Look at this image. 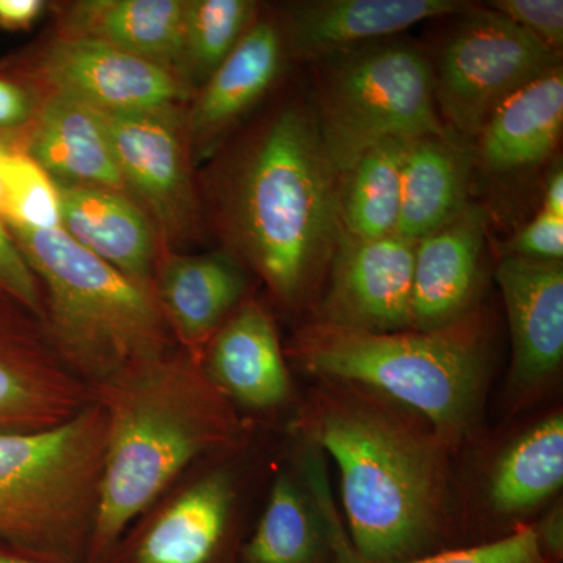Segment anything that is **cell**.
<instances>
[{"instance_id":"29","label":"cell","mask_w":563,"mask_h":563,"mask_svg":"<svg viewBox=\"0 0 563 563\" xmlns=\"http://www.w3.org/2000/svg\"><path fill=\"white\" fill-rule=\"evenodd\" d=\"M3 136L0 177L3 190V222L7 228L55 231L62 229L57 184L33 161L20 141Z\"/></svg>"},{"instance_id":"36","label":"cell","mask_w":563,"mask_h":563,"mask_svg":"<svg viewBox=\"0 0 563 563\" xmlns=\"http://www.w3.org/2000/svg\"><path fill=\"white\" fill-rule=\"evenodd\" d=\"M46 10L43 0H0V29L9 32L29 31Z\"/></svg>"},{"instance_id":"11","label":"cell","mask_w":563,"mask_h":563,"mask_svg":"<svg viewBox=\"0 0 563 563\" xmlns=\"http://www.w3.org/2000/svg\"><path fill=\"white\" fill-rule=\"evenodd\" d=\"M235 504L229 470L179 481L125 531L103 563H221Z\"/></svg>"},{"instance_id":"18","label":"cell","mask_w":563,"mask_h":563,"mask_svg":"<svg viewBox=\"0 0 563 563\" xmlns=\"http://www.w3.org/2000/svg\"><path fill=\"white\" fill-rule=\"evenodd\" d=\"M243 265L228 251L209 254L163 252L154 291L174 342L202 361L211 336L244 301Z\"/></svg>"},{"instance_id":"38","label":"cell","mask_w":563,"mask_h":563,"mask_svg":"<svg viewBox=\"0 0 563 563\" xmlns=\"http://www.w3.org/2000/svg\"><path fill=\"white\" fill-rule=\"evenodd\" d=\"M542 210L554 217L563 218V172L562 168L554 169L548 179L544 188Z\"/></svg>"},{"instance_id":"40","label":"cell","mask_w":563,"mask_h":563,"mask_svg":"<svg viewBox=\"0 0 563 563\" xmlns=\"http://www.w3.org/2000/svg\"><path fill=\"white\" fill-rule=\"evenodd\" d=\"M3 150V136L0 135V155ZM0 220L3 221V190H2V177H0Z\"/></svg>"},{"instance_id":"35","label":"cell","mask_w":563,"mask_h":563,"mask_svg":"<svg viewBox=\"0 0 563 563\" xmlns=\"http://www.w3.org/2000/svg\"><path fill=\"white\" fill-rule=\"evenodd\" d=\"M40 99L36 90L0 74V133H20L31 124Z\"/></svg>"},{"instance_id":"13","label":"cell","mask_w":563,"mask_h":563,"mask_svg":"<svg viewBox=\"0 0 563 563\" xmlns=\"http://www.w3.org/2000/svg\"><path fill=\"white\" fill-rule=\"evenodd\" d=\"M415 242L342 232L329 265L322 324L372 333L412 329Z\"/></svg>"},{"instance_id":"34","label":"cell","mask_w":563,"mask_h":563,"mask_svg":"<svg viewBox=\"0 0 563 563\" xmlns=\"http://www.w3.org/2000/svg\"><path fill=\"white\" fill-rule=\"evenodd\" d=\"M506 255L562 262L563 218L540 210L537 217L506 244Z\"/></svg>"},{"instance_id":"10","label":"cell","mask_w":563,"mask_h":563,"mask_svg":"<svg viewBox=\"0 0 563 563\" xmlns=\"http://www.w3.org/2000/svg\"><path fill=\"white\" fill-rule=\"evenodd\" d=\"M0 74L31 88L41 85L47 95L65 96L101 113L180 106L191 96V88L172 69L81 36L58 35L35 57L13 58Z\"/></svg>"},{"instance_id":"16","label":"cell","mask_w":563,"mask_h":563,"mask_svg":"<svg viewBox=\"0 0 563 563\" xmlns=\"http://www.w3.org/2000/svg\"><path fill=\"white\" fill-rule=\"evenodd\" d=\"M288 60L276 20H257L185 111L192 162L209 157L272 90Z\"/></svg>"},{"instance_id":"2","label":"cell","mask_w":563,"mask_h":563,"mask_svg":"<svg viewBox=\"0 0 563 563\" xmlns=\"http://www.w3.org/2000/svg\"><path fill=\"white\" fill-rule=\"evenodd\" d=\"M107 422L98 510L87 563L121 537L201 459L242 442L233 404L179 346L132 363L90 388Z\"/></svg>"},{"instance_id":"21","label":"cell","mask_w":563,"mask_h":563,"mask_svg":"<svg viewBox=\"0 0 563 563\" xmlns=\"http://www.w3.org/2000/svg\"><path fill=\"white\" fill-rule=\"evenodd\" d=\"M16 139L55 184L125 192L101 111L65 96L47 95Z\"/></svg>"},{"instance_id":"24","label":"cell","mask_w":563,"mask_h":563,"mask_svg":"<svg viewBox=\"0 0 563 563\" xmlns=\"http://www.w3.org/2000/svg\"><path fill=\"white\" fill-rule=\"evenodd\" d=\"M185 7L187 0H85L66 10L58 35L102 41L177 74Z\"/></svg>"},{"instance_id":"4","label":"cell","mask_w":563,"mask_h":563,"mask_svg":"<svg viewBox=\"0 0 563 563\" xmlns=\"http://www.w3.org/2000/svg\"><path fill=\"white\" fill-rule=\"evenodd\" d=\"M295 357L328 383L387 396L420 415L448 446L472 431L483 407L488 340L477 312L433 331L372 333L314 322Z\"/></svg>"},{"instance_id":"14","label":"cell","mask_w":563,"mask_h":563,"mask_svg":"<svg viewBox=\"0 0 563 563\" xmlns=\"http://www.w3.org/2000/svg\"><path fill=\"white\" fill-rule=\"evenodd\" d=\"M470 7L461 0H306L276 21L288 58L320 63Z\"/></svg>"},{"instance_id":"27","label":"cell","mask_w":563,"mask_h":563,"mask_svg":"<svg viewBox=\"0 0 563 563\" xmlns=\"http://www.w3.org/2000/svg\"><path fill=\"white\" fill-rule=\"evenodd\" d=\"M329 550L324 521L312 495L290 474L274 479L243 563H321Z\"/></svg>"},{"instance_id":"7","label":"cell","mask_w":563,"mask_h":563,"mask_svg":"<svg viewBox=\"0 0 563 563\" xmlns=\"http://www.w3.org/2000/svg\"><path fill=\"white\" fill-rule=\"evenodd\" d=\"M318 65L312 107L340 177L385 140L446 132L433 96L431 62L415 44L376 41Z\"/></svg>"},{"instance_id":"31","label":"cell","mask_w":563,"mask_h":563,"mask_svg":"<svg viewBox=\"0 0 563 563\" xmlns=\"http://www.w3.org/2000/svg\"><path fill=\"white\" fill-rule=\"evenodd\" d=\"M303 476H306V483L303 484L312 495L313 501L320 510L322 521H324L328 547L333 558L332 563H366L358 554L357 548L352 543L350 533L344 528L342 517H340L332 499L324 462H322L321 454H318L314 450L310 451L303 459Z\"/></svg>"},{"instance_id":"8","label":"cell","mask_w":563,"mask_h":563,"mask_svg":"<svg viewBox=\"0 0 563 563\" xmlns=\"http://www.w3.org/2000/svg\"><path fill=\"white\" fill-rule=\"evenodd\" d=\"M561 65V54L498 11L470 7L432 66L437 109L448 128L476 140L509 96Z\"/></svg>"},{"instance_id":"22","label":"cell","mask_w":563,"mask_h":563,"mask_svg":"<svg viewBox=\"0 0 563 563\" xmlns=\"http://www.w3.org/2000/svg\"><path fill=\"white\" fill-rule=\"evenodd\" d=\"M473 140L448 128L440 135L410 140L402 166L401 209L396 232L424 239L470 206L476 150Z\"/></svg>"},{"instance_id":"30","label":"cell","mask_w":563,"mask_h":563,"mask_svg":"<svg viewBox=\"0 0 563 563\" xmlns=\"http://www.w3.org/2000/svg\"><path fill=\"white\" fill-rule=\"evenodd\" d=\"M537 537L536 526H520L496 542L448 551L396 563H550ZM368 563V562H366Z\"/></svg>"},{"instance_id":"9","label":"cell","mask_w":563,"mask_h":563,"mask_svg":"<svg viewBox=\"0 0 563 563\" xmlns=\"http://www.w3.org/2000/svg\"><path fill=\"white\" fill-rule=\"evenodd\" d=\"M125 192L150 217L163 252L196 242L202 214L180 106L102 113Z\"/></svg>"},{"instance_id":"25","label":"cell","mask_w":563,"mask_h":563,"mask_svg":"<svg viewBox=\"0 0 563 563\" xmlns=\"http://www.w3.org/2000/svg\"><path fill=\"white\" fill-rule=\"evenodd\" d=\"M563 484L562 412L544 418L510 444L496 462L488 499L496 512L518 517L531 512Z\"/></svg>"},{"instance_id":"15","label":"cell","mask_w":563,"mask_h":563,"mask_svg":"<svg viewBox=\"0 0 563 563\" xmlns=\"http://www.w3.org/2000/svg\"><path fill=\"white\" fill-rule=\"evenodd\" d=\"M496 279L512 333L510 384L520 398L531 396L563 361V265L504 255Z\"/></svg>"},{"instance_id":"32","label":"cell","mask_w":563,"mask_h":563,"mask_svg":"<svg viewBox=\"0 0 563 563\" xmlns=\"http://www.w3.org/2000/svg\"><path fill=\"white\" fill-rule=\"evenodd\" d=\"M0 298L18 303L36 320L43 322L44 303L40 282L2 220H0Z\"/></svg>"},{"instance_id":"3","label":"cell","mask_w":563,"mask_h":563,"mask_svg":"<svg viewBox=\"0 0 563 563\" xmlns=\"http://www.w3.org/2000/svg\"><path fill=\"white\" fill-rule=\"evenodd\" d=\"M331 384L306 421L339 468L352 543L368 563L420 558L444 521L448 444L380 399Z\"/></svg>"},{"instance_id":"5","label":"cell","mask_w":563,"mask_h":563,"mask_svg":"<svg viewBox=\"0 0 563 563\" xmlns=\"http://www.w3.org/2000/svg\"><path fill=\"white\" fill-rule=\"evenodd\" d=\"M43 291L44 332L88 387L177 346L154 288L96 257L63 231L9 228Z\"/></svg>"},{"instance_id":"17","label":"cell","mask_w":563,"mask_h":563,"mask_svg":"<svg viewBox=\"0 0 563 563\" xmlns=\"http://www.w3.org/2000/svg\"><path fill=\"white\" fill-rule=\"evenodd\" d=\"M485 236V211L470 203L450 224L415 244V331L446 328L474 312L483 279Z\"/></svg>"},{"instance_id":"1","label":"cell","mask_w":563,"mask_h":563,"mask_svg":"<svg viewBox=\"0 0 563 563\" xmlns=\"http://www.w3.org/2000/svg\"><path fill=\"white\" fill-rule=\"evenodd\" d=\"M340 181L302 99L274 110L222 166L214 206L228 252L287 306L331 265L343 232Z\"/></svg>"},{"instance_id":"33","label":"cell","mask_w":563,"mask_h":563,"mask_svg":"<svg viewBox=\"0 0 563 563\" xmlns=\"http://www.w3.org/2000/svg\"><path fill=\"white\" fill-rule=\"evenodd\" d=\"M488 9L498 11L515 25L531 33L558 54L563 47L562 0H495Z\"/></svg>"},{"instance_id":"39","label":"cell","mask_w":563,"mask_h":563,"mask_svg":"<svg viewBox=\"0 0 563 563\" xmlns=\"http://www.w3.org/2000/svg\"><path fill=\"white\" fill-rule=\"evenodd\" d=\"M0 563H54L0 543Z\"/></svg>"},{"instance_id":"26","label":"cell","mask_w":563,"mask_h":563,"mask_svg":"<svg viewBox=\"0 0 563 563\" xmlns=\"http://www.w3.org/2000/svg\"><path fill=\"white\" fill-rule=\"evenodd\" d=\"M409 139H388L358 158L340 181V221L347 235L384 239L396 232Z\"/></svg>"},{"instance_id":"20","label":"cell","mask_w":563,"mask_h":563,"mask_svg":"<svg viewBox=\"0 0 563 563\" xmlns=\"http://www.w3.org/2000/svg\"><path fill=\"white\" fill-rule=\"evenodd\" d=\"M57 190L63 231L118 272L154 288L163 250L139 203L128 192L91 185L57 184Z\"/></svg>"},{"instance_id":"6","label":"cell","mask_w":563,"mask_h":563,"mask_svg":"<svg viewBox=\"0 0 563 563\" xmlns=\"http://www.w3.org/2000/svg\"><path fill=\"white\" fill-rule=\"evenodd\" d=\"M98 402L33 432H0V543L54 563H87L106 455Z\"/></svg>"},{"instance_id":"28","label":"cell","mask_w":563,"mask_h":563,"mask_svg":"<svg viewBox=\"0 0 563 563\" xmlns=\"http://www.w3.org/2000/svg\"><path fill=\"white\" fill-rule=\"evenodd\" d=\"M258 10L252 0H187L177 74L191 90L201 88L235 49Z\"/></svg>"},{"instance_id":"37","label":"cell","mask_w":563,"mask_h":563,"mask_svg":"<svg viewBox=\"0 0 563 563\" xmlns=\"http://www.w3.org/2000/svg\"><path fill=\"white\" fill-rule=\"evenodd\" d=\"M540 547L550 561H561L563 553V521L562 509L555 507L553 512L548 514L542 526L537 528Z\"/></svg>"},{"instance_id":"23","label":"cell","mask_w":563,"mask_h":563,"mask_svg":"<svg viewBox=\"0 0 563 563\" xmlns=\"http://www.w3.org/2000/svg\"><path fill=\"white\" fill-rule=\"evenodd\" d=\"M563 125L562 65L515 91L476 136V162L510 174L542 165L558 147Z\"/></svg>"},{"instance_id":"12","label":"cell","mask_w":563,"mask_h":563,"mask_svg":"<svg viewBox=\"0 0 563 563\" xmlns=\"http://www.w3.org/2000/svg\"><path fill=\"white\" fill-rule=\"evenodd\" d=\"M91 402L27 310L0 298V432L55 428Z\"/></svg>"},{"instance_id":"19","label":"cell","mask_w":563,"mask_h":563,"mask_svg":"<svg viewBox=\"0 0 563 563\" xmlns=\"http://www.w3.org/2000/svg\"><path fill=\"white\" fill-rule=\"evenodd\" d=\"M211 383L233 404L251 410L277 409L291 384L276 324L263 303L244 299L202 354Z\"/></svg>"}]
</instances>
